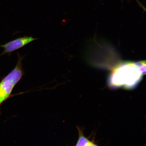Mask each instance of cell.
Returning <instances> with one entry per match:
<instances>
[{"label":"cell","instance_id":"obj_4","mask_svg":"<svg viewBox=\"0 0 146 146\" xmlns=\"http://www.w3.org/2000/svg\"><path fill=\"white\" fill-rule=\"evenodd\" d=\"M77 129L78 134V137L76 146H97L94 142L91 141L88 138L86 137L84 135L83 127L79 126L76 127Z\"/></svg>","mask_w":146,"mask_h":146},{"label":"cell","instance_id":"obj_1","mask_svg":"<svg viewBox=\"0 0 146 146\" xmlns=\"http://www.w3.org/2000/svg\"><path fill=\"white\" fill-rule=\"evenodd\" d=\"M142 76L135 62H123L112 70L109 77V85L113 88L132 89L141 81Z\"/></svg>","mask_w":146,"mask_h":146},{"label":"cell","instance_id":"obj_3","mask_svg":"<svg viewBox=\"0 0 146 146\" xmlns=\"http://www.w3.org/2000/svg\"><path fill=\"white\" fill-rule=\"evenodd\" d=\"M37 38L32 36H24L18 37L15 39L0 45V47L3 48V51L0 54V56L8 54L10 56L13 52L16 50L22 48L31 42L38 39Z\"/></svg>","mask_w":146,"mask_h":146},{"label":"cell","instance_id":"obj_2","mask_svg":"<svg viewBox=\"0 0 146 146\" xmlns=\"http://www.w3.org/2000/svg\"><path fill=\"white\" fill-rule=\"evenodd\" d=\"M17 57L18 61L15 67L0 81V115L1 105L9 98L17 95L12 94V91L25 74L22 64L25 56H21L18 52Z\"/></svg>","mask_w":146,"mask_h":146},{"label":"cell","instance_id":"obj_5","mask_svg":"<svg viewBox=\"0 0 146 146\" xmlns=\"http://www.w3.org/2000/svg\"><path fill=\"white\" fill-rule=\"evenodd\" d=\"M143 9H144V10H145V11L146 12V9H145V8H144V7H143Z\"/></svg>","mask_w":146,"mask_h":146}]
</instances>
